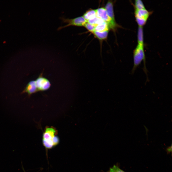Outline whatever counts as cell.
<instances>
[{"label":"cell","mask_w":172,"mask_h":172,"mask_svg":"<svg viewBox=\"0 0 172 172\" xmlns=\"http://www.w3.org/2000/svg\"><path fill=\"white\" fill-rule=\"evenodd\" d=\"M133 66L132 71L136 69L143 61L145 72L146 71L145 65V53L144 45L138 44L134 50L133 53Z\"/></svg>","instance_id":"1"},{"label":"cell","mask_w":172,"mask_h":172,"mask_svg":"<svg viewBox=\"0 0 172 172\" xmlns=\"http://www.w3.org/2000/svg\"><path fill=\"white\" fill-rule=\"evenodd\" d=\"M96 10L97 16L106 22L109 28L111 30L115 31L118 28L120 27V26L116 22L113 21L108 15L105 8L100 7Z\"/></svg>","instance_id":"2"},{"label":"cell","mask_w":172,"mask_h":172,"mask_svg":"<svg viewBox=\"0 0 172 172\" xmlns=\"http://www.w3.org/2000/svg\"><path fill=\"white\" fill-rule=\"evenodd\" d=\"M63 23H67L65 25L59 27L58 30H59L64 28L70 26H75L78 27L84 26L87 21L82 16L77 17L74 18H66L63 16L59 17Z\"/></svg>","instance_id":"3"},{"label":"cell","mask_w":172,"mask_h":172,"mask_svg":"<svg viewBox=\"0 0 172 172\" xmlns=\"http://www.w3.org/2000/svg\"><path fill=\"white\" fill-rule=\"evenodd\" d=\"M150 13L145 8L135 10V17L139 26L143 27L145 24Z\"/></svg>","instance_id":"4"},{"label":"cell","mask_w":172,"mask_h":172,"mask_svg":"<svg viewBox=\"0 0 172 172\" xmlns=\"http://www.w3.org/2000/svg\"><path fill=\"white\" fill-rule=\"evenodd\" d=\"M35 81L38 91L47 90L50 88L51 86L49 81L43 76L42 73Z\"/></svg>","instance_id":"5"},{"label":"cell","mask_w":172,"mask_h":172,"mask_svg":"<svg viewBox=\"0 0 172 172\" xmlns=\"http://www.w3.org/2000/svg\"><path fill=\"white\" fill-rule=\"evenodd\" d=\"M38 91L35 81L33 80L30 81L27 84L21 94L27 93L29 97L32 94Z\"/></svg>","instance_id":"6"},{"label":"cell","mask_w":172,"mask_h":172,"mask_svg":"<svg viewBox=\"0 0 172 172\" xmlns=\"http://www.w3.org/2000/svg\"><path fill=\"white\" fill-rule=\"evenodd\" d=\"M57 134V131L53 127H46L43 133V139L46 140H52L53 137Z\"/></svg>","instance_id":"7"},{"label":"cell","mask_w":172,"mask_h":172,"mask_svg":"<svg viewBox=\"0 0 172 172\" xmlns=\"http://www.w3.org/2000/svg\"><path fill=\"white\" fill-rule=\"evenodd\" d=\"M113 2L111 0H108L105 6V9L107 13L113 22H116L114 15Z\"/></svg>","instance_id":"8"},{"label":"cell","mask_w":172,"mask_h":172,"mask_svg":"<svg viewBox=\"0 0 172 172\" xmlns=\"http://www.w3.org/2000/svg\"><path fill=\"white\" fill-rule=\"evenodd\" d=\"M83 16L87 21L95 18L97 16L96 10H88L84 14Z\"/></svg>","instance_id":"9"},{"label":"cell","mask_w":172,"mask_h":172,"mask_svg":"<svg viewBox=\"0 0 172 172\" xmlns=\"http://www.w3.org/2000/svg\"><path fill=\"white\" fill-rule=\"evenodd\" d=\"M108 32V31L103 32L95 31L92 33L96 38L99 40H102L107 39Z\"/></svg>","instance_id":"10"},{"label":"cell","mask_w":172,"mask_h":172,"mask_svg":"<svg viewBox=\"0 0 172 172\" xmlns=\"http://www.w3.org/2000/svg\"><path fill=\"white\" fill-rule=\"evenodd\" d=\"M109 28L107 24L103 21L95 26V31L103 32L108 31Z\"/></svg>","instance_id":"11"},{"label":"cell","mask_w":172,"mask_h":172,"mask_svg":"<svg viewBox=\"0 0 172 172\" xmlns=\"http://www.w3.org/2000/svg\"><path fill=\"white\" fill-rule=\"evenodd\" d=\"M143 35V27L139 26L137 33L138 44L144 45Z\"/></svg>","instance_id":"12"},{"label":"cell","mask_w":172,"mask_h":172,"mask_svg":"<svg viewBox=\"0 0 172 172\" xmlns=\"http://www.w3.org/2000/svg\"><path fill=\"white\" fill-rule=\"evenodd\" d=\"M103 21L101 18L97 16L93 19L89 20L87 21L89 23L93 25L95 27L97 25Z\"/></svg>","instance_id":"13"},{"label":"cell","mask_w":172,"mask_h":172,"mask_svg":"<svg viewBox=\"0 0 172 172\" xmlns=\"http://www.w3.org/2000/svg\"><path fill=\"white\" fill-rule=\"evenodd\" d=\"M134 7L135 10H140L145 8L143 2L140 0H136L135 1Z\"/></svg>","instance_id":"14"},{"label":"cell","mask_w":172,"mask_h":172,"mask_svg":"<svg viewBox=\"0 0 172 172\" xmlns=\"http://www.w3.org/2000/svg\"><path fill=\"white\" fill-rule=\"evenodd\" d=\"M42 143L46 149H50L54 146L52 140H46L43 139Z\"/></svg>","instance_id":"15"},{"label":"cell","mask_w":172,"mask_h":172,"mask_svg":"<svg viewBox=\"0 0 172 172\" xmlns=\"http://www.w3.org/2000/svg\"><path fill=\"white\" fill-rule=\"evenodd\" d=\"M84 27L89 31L92 33L95 31V26L87 22L86 23Z\"/></svg>","instance_id":"16"},{"label":"cell","mask_w":172,"mask_h":172,"mask_svg":"<svg viewBox=\"0 0 172 172\" xmlns=\"http://www.w3.org/2000/svg\"><path fill=\"white\" fill-rule=\"evenodd\" d=\"M108 172H125L120 169L118 166L114 165L110 168Z\"/></svg>","instance_id":"17"},{"label":"cell","mask_w":172,"mask_h":172,"mask_svg":"<svg viewBox=\"0 0 172 172\" xmlns=\"http://www.w3.org/2000/svg\"><path fill=\"white\" fill-rule=\"evenodd\" d=\"M54 146L57 145L59 142V137L55 135L52 139Z\"/></svg>","instance_id":"18"}]
</instances>
